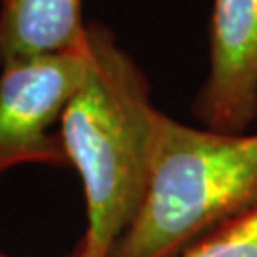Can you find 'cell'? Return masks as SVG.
Segmentation results:
<instances>
[{
	"label": "cell",
	"instance_id": "6da1fadb",
	"mask_svg": "<svg viewBox=\"0 0 257 257\" xmlns=\"http://www.w3.org/2000/svg\"><path fill=\"white\" fill-rule=\"evenodd\" d=\"M93 61L61 118L67 164L82 179L86 229L71 257H112L149 189L164 112L139 65L101 25H88Z\"/></svg>",
	"mask_w": 257,
	"mask_h": 257
},
{
	"label": "cell",
	"instance_id": "8992f818",
	"mask_svg": "<svg viewBox=\"0 0 257 257\" xmlns=\"http://www.w3.org/2000/svg\"><path fill=\"white\" fill-rule=\"evenodd\" d=\"M177 257H257V210L227 223Z\"/></svg>",
	"mask_w": 257,
	"mask_h": 257
},
{
	"label": "cell",
	"instance_id": "52a82bcc",
	"mask_svg": "<svg viewBox=\"0 0 257 257\" xmlns=\"http://www.w3.org/2000/svg\"><path fill=\"white\" fill-rule=\"evenodd\" d=\"M0 257H6V255H2V253H0Z\"/></svg>",
	"mask_w": 257,
	"mask_h": 257
},
{
	"label": "cell",
	"instance_id": "277c9868",
	"mask_svg": "<svg viewBox=\"0 0 257 257\" xmlns=\"http://www.w3.org/2000/svg\"><path fill=\"white\" fill-rule=\"evenodd\" d=\"M194 112L208 130L227 134L257 118V0H213L210 71Z\"/></svg>",
	"mask_w": 257,
	"mask_h": 257
},
{
	"label": "cell",
	"instance_id": "3957f363",
	"mask_svg": "<svg viewBox=\"0 0 257 257\" xmlns=\"http://www.w3.org/2000/svg\"><path fill=\"white\" fill-rule=\"evenodd\" d=\"M92 61L88 33L78 46L0 67V177L23 164L67 166L61 118Z\"/></svg>",
	"mask_w": 257,
	"mask_h": 257
},
{
	"label": "cell",
	"instance_id": "7a4b0ae2",
	"mask_svg": "<svg viewBox=\"0 0 257 257\" xmlns=\"http://www.w3.org/2000/svg\"><path fill=\"white\" fill-rule=\"evenodd\" d=\"M257 210V134L162 116L143 204L112 257H177Z\"/></svg>",
	"mask_w": 257,
	"mask_h": 257
},
{
	"label": "cell",
	"instance_id": "5b68a950",
	"mask_svg": "<svg viewBox=\"0 0 257 257\" xmlns=\"http://www.w3.org/2000/svg\"><path fill=\"white\" fill-rule=\"evenodd\" d=\"M86 35L82 0L0 2V67L78 46Z\"/></svg>",
	"mask_w": 257,
	"mask_h": 257
}]
</instances>
